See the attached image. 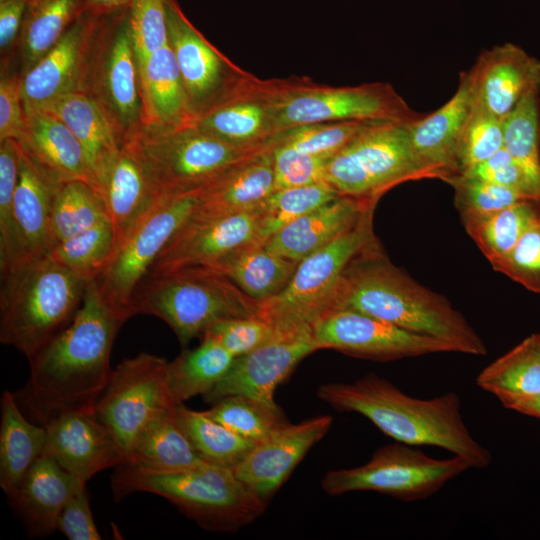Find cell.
I'll use <instances>...</instances> for the list:
<instances>
[{
  "label": "cell",
  "instance_id": "cell-26",
  "mask_svg": "<svg viewBox=\"0 0 540 540\" xmlns=\"http://www.w3.org/2000/svg\"><path fill=\"white\" fill-rule=\"evenodd\" d=\"M276 190L270 146L240 160L199 190L191 219L204 220L258 208Z\"/></svg>",
  "mask_w": 540,
  "mask_h": 540
},
{
  "label": "cell",
  "instance_id": "cell-29",
  "mask_svg": "<svg viewBox=\"0 0 540 540\" xmlns=\"http://www.w3.org/2000/svg\"><path fill=\"white\" fill-rule=\"evenodd\" d=\"M117 248L161 197L155 192L132 144L120 148L100 188Z\"/></svg>",
  "mask_w": 540,
  "mask_h": 540
},
{
  "label": "cell",
  "instance_id": "cell-30",
  "mask_svg": "<svg viewBox=\"0 0 540 540\" xmlns=\"http://www.w3.org/2000/svg\"><path fill=\"white\" fill-rule=\"evenodd\" d=\"M142 128H170L192 123L180 70L168 45L138 65Z\"/></svg>",
  "mask_w": 540,
  "mask_h": 540
},
{
  "label": "cell",
  "instance_id": "cell-1",
  "mask_svg": "<svg viewBox=\"0 0 540 540\" xmlns=\"http://www.w3.org/2000/svg\"><path fill=\"white\" fill-rule=\"evenodd\" d=\"M129 318L88 280L73 321L28 360V381L13 392L26 417L46 426L64 413L94 410L113 370L114 341Z\"/></svg>",
  "mask_w": 540,
  "mask_h": 540
},
{
  "label": "cell",
  "instance_id": "cell-3",
  "mask_svg": "<svg viewBox=\"0 0 540 540\" xmlns=\"http://www.w3.org/2000/svg\"><path fill=\"white\" fill-rule=\"evenodd\" d=\"M317 396L337 411L364 416L397 442L443 448L467 458L477 469L486 468L492 460L491 452L467 428L454 391L419 399L369 373L350 383L322 384Z\"/></svg>",
  "mask_w": 540,
  "mask_h": 540
},
{
  "label": "cell",
  "instance_id": "cell-10",
  "mask_svg": "<svg viewBox=\"0 0 540 540\" xmlns=\"http://www.w3.org/2000/svg\"><path fill=\"white\" fill-rule=\"evenodd\" d=\"M375 206L368 207L349 230L301 260L286 288L259 303V316L275 329H288L312 325L329 312L345 268L377 240Z\"/></svg>",
  "mask_w": 540,
  "mask_h": 540
},
{
  "label": "cell",
  "instance_id": "cell-14",
  "mask_svg": "<svg viewBox=\"0 0 540 540\" xmlns=\"http://www.w3.org/2000/svg\"><path fill=\"white\" fill-rule=\"evenodd\" d=\"M165 358L141 352L113 370L95 404V413L126 454L159 414L172 408Z\"/></svg>",
  "mask_w": 540,
  "mask_h": 540
},
{
  "label": "cell",
  "instance_id": "cell-44",
  "mask_svg": "<svg viewBox=\"0 0 540 540\" xmlns=\"http://www.w3.org/2000/svg\"><path fill=\"white\" fill-rule=\"evenodd\" d=\"M206 413L241 437L261 442L288 421L282 409L246 395H231L211 404Z\"/></svg>",
  "mask_w": 540,
  "mask_h": 540
},
{
  "label": "cell",
  "instance_id": "cell-7",
  "mask_svg": "<svg viewBox=\"0 0 540 540\" xmlns=\"http://www.w3.org/2000/svg\"><path fill=\"white\" fill-rule=\"evenodd\" d=\"M278 135L315 123L365 121L411 123L423 116L388 83L330 86L308 77L269 79Z\"/></svg>",
  "mask_w": 540,
  "mask_h": 540
},
{
  "label": "cell",
  "instance_id": "cell-59",
  "mask_svg": "<svg viewBox=\"0 0 540 540\" xmlns=\"http://www.w3.org/2000/svg\"><path fill=\"white\" fill-rule=\"evenodd\" d=\"M501 404L519 413L540 419V393L502 401Z\"/></svg>",
  "mask_w": 540,
  "mask_h": 540
},
{
  "label": "cell",
  "instance_id": "cell-13",
  "mask_svg": "<svg viewBox=\"0 0 540 540\" xmlns=\"http://www.w3.org/2000/svg\"><path fill=\"white\" fill-rule=\"evenodd\" d=\"M198 191L162 197L122 243L105 271L95 278L103 298L129 317L133 299L158 255L192 217Z\"/></svg>",
  "mask_w": 540,
  "mask_h": 540
},
{
  "label": "cell",
  "instance_id": "cell-54",
  "mask_svg": "<svg viewBox=\"0 0 540 540\" xmlns=\"http://www.w3.org/2000/svg\"><path fill=\"white\" fill-rule=\"evenodd\" d=\"M276 189L310 185L324 181L329 158L299 152L287 146L270 144Z\"/></svg>",
  "mask_w": 540,
  "mask_h": 540
},
{
  "label": "cell",
  "instance_id": "cell-58",
  "mask_svg": "<svg viewBox=\"0 0 540 540\" xmlns=\"http://www.w3.org/2000/svg\"><path fill=\"white\" fill-rule=\"evenodd\" d=\"M133 0H85L83 12L102 17L129 7Z\"/></svg>",
  "mask_w": 540,
  "mask_h": 540
},
{
  "label": "cell",
  "instance_id": "cell-15",
  "mask_svg": "<svg viewBox=\"0 0 540 540\" xmlns=\"http://www.w3.org/2000/svg\"><path fill=\"white\" fill-rule=\"evenodd\" d=\"M174 52L192 122L234 96L253 76L228 59L189 21L176 0H165Z\"/></svg>",
  "mask_w": 540,
  "mask_h": 540
},
{
  "label": "cell",
  "instance_id": "cell-56",
  "mask_svg": "<svg viewBox=\"0 0 540 540\" xmlns=\"http://www.w3.org/2000/svg\"><path fill=\"white\" fill-rule=\"evenodd\" d=\"M57 530L69 540H100L94 522L86 484L78 487L65 503L57 522Z\"/></svg>",
  "mask_w": 540,
  "mask_h": 540
},
{
  "label": "cell",
  "instance_id": "cell-49",
  "mask_svg": "<svg viewBox=\"0 0 540 540\" xmlns=\"http://www.w3.org/2000/svg\"><path fill=\"white\" fill-rule=\"evenodd\" d=\"M503 147L502 120L472 105L458 146V175L487 160Z\"/></svg>",
  "mask_w": 540,
  "mask_h": 540
},
{
  "label": "cell",
  "instance_id": "cell-42",
  "mask_svg": "<svg viewBox=\"0 0 540 540\" xmlns=\"http://www.w3.org/2000/svg\"><path fill=\"white\" fill-rule=\"evenodd\" d=\"M117 249L109 217L55 245L49 257L86 280L100 276Z\"/></svg>",
  "mask_w": 540,
  "mask_h": 540
},
{
  "label": "cell",
  "instance_id": "cell-52",
  "mask_svg": "<svg viewBox=\"0 0 540 540\" xmlns=\"http://www.w3.org/2000/svg\"><path fill=\"white\" fill-rule=\"evenodd\" d=\"M492 267L527 290L540 294V212L511 252Z\"/></svg>",
  "mask_w": 540,
  "mask_h": 540
},
{
  "label": "cell",
  "instance_id": "cell-16",
  "mask_svg": "<svg viewBox=\"0 0 540 540\" xmlns=\"http://www.w3.org/2000/svg\"><path fill=\"white\" fill-rule=\"evenodd\" d=\"M321 349H334L374 361H393L457 349L433 336L403 329L387 321L351 309H334L312 325Z\"/></svg>",
  "mask_w": 540,
  "mask_h": 540
},
{
  "label": "cell",
  "instance_id": "cell-20",
  "mask_svg": "<svg viewBox=\"0 0 540 540\" xmlns=\"http://www.w3.org/2000/svg\"><path fill=\"white\" fill-rule=\"evenodd\" d=\"M333 418L321 415L287 423L257 443L233 469L235 475L267 503L287 481L308 451L330 430Z\"/></svg>",
  "mask_w": 540,
  "mask_h": 540
},
{
  "label": "cell",
  "instance_id": "cell-27",
  "mask_svg": "<svg viewBox=\"0 0 540 540\" xmlns=\"http://www.w3.org/2000/svg\"><path fill=\"white\" fill-rule=\"evenodd\" d=\"M83 484L52 458L41 455L7 497L28 536L44 538L57 530L65 503Z\"/></svg>",
  "mask_w": 540,
  "mask_h": 540
},
{
  "label": "cell",
  "instance_id": "cell-31",
  "mask_svg": "<svg viewBox=\"0 0 540 540\" xmlns=\"http://www.w3.org/2000/svg\"><path fill=\"white\" fill-rule=\"evenodd\" d=\"M57 185L21 149L14 208L27 262L49 256L55 246L51 211Z\"/></svg>",
  "mask_w": 540,
  "mask_h": 540
},
{
  "label": "cell",
  "instance_id": "cell-11",
  "mask_svg": "<svg viewBox=\"0 0 540 540\" xmlns=\"http://www.w3.org/2000/svg\"><path fill=\"white\" fill-rule=\"evenodd\" d=\"M406 124H369L329 158L324 181L341 196L379 200L400 183L430 178L415 160Z\"/></svg>",
  "mask_w": 540,
  "mask_h": 540
},
{
  "label": "cell",
  "instance_id": "cell-23",
  "mask_svg": "<svg viewBox=\"0 0 540 540\" xmlns=\"http://www.w3.org/2000/svg\"><path fill=\"white\" fill-rule=\"evenodd\" d=\"M467 71L473 105L501 120L531 87L540 85V61L513 43L483 51Z\"/></svg>",
  "mask_w": 540,
  "mask_h": 540
},
{
  "label": "cell",
  "instance_id": "cell-19",
  "mask_svg": "<svg viewBox=\"0 0 540 540\" xmlns=\"http://www.w3.org/2000/svg\"><path fill=\"white\" fill-rule=\"evenodd\" d=\"M44 427L47 436L42 455L85 483L125 460L123 448L95 410L64 413Z\"/></svg>",
  "mask_w": 540,
  "mask_h": 540
},
{
  "label": "cell",
  "instance_id": "cell-35",
  "mask_svg": "<svg viewBox=\"0 0 540 540\" xmlns=\"http://www.w3.org/2000/svg\"><path fill=\"white\" fill-rule=\"evenodd\" d=\"M298 263L272 252L263 243H255L209 270L225 276L245 295L260 303L286 288Z\"/></svg>",
  "mask_w": 540,
  "mask_h": 540
},
{
  "label": "cell",
  "instance_id": "cell-22",
  "mask_svg": "<svg viewBox=\"0 0 540 540\" xmlns=\"http://www.w3.org/2000/svg\"><path fill=\"white\" fill-rule=\"evenodd\" d=\"M472 105L470 78L464 71L456 92L444 105L406 124L415 160L430 178L448 182L458 175V146Z\"/></svg>",
  "mask_w": 540,
  "mask_h": 540
},
{
  "label": "cell",
  "instance_id": "cell-18",
  "mask_svg": "<svg viewBox=\"0 0 540 540\" xmlns=\"http://www.w3.org/2000/svg\"><path fill=\"white\" fill-rule=\"evenodd\" d=\"M255 243H262L258 208L211 219L190 218L158 255L148 275L210 269Z\"/></svg>",
  "mask_w": 540,
  "mask_h": 540
},
{
  "label": "cell",
  "instance_id": "cell-46",
  "mask_svg": "<svg viewBox=\"0 0 540 540\" xmlns=\"http://www.w3.org/2000/svg\"><path fill=\"white\" fill-rule=\"evenodd\" d=\"M504 149L516 160L540 167V85L531 87L502 120Z\"/></svg>",
  "mask_w": 540,
  "mask_h": 540
},
{
  "label": "cell",
  "instance_id": "cell-25",
  "mask_svg": "<svg viewBox=\"0 0 540 540\" xmlns=\"http://www.w3.org/2000/svg\"><path fill=\"white\" fill-rule=\"evenodd\" d=\"M18 143L23 153L54 183L81 181L99 192L84 148L52 112L42 108L26 112L25 131Z\"/></svg>",
  "mask_w": 540,
  "mask_h": 540
},
{
  "label": "cell",
  "instance_id": "cell-47",
  "mask_svg": "<svg viewBox=\"0 0 540 540\" xmlns=\"http://www.w3.org/2000/svg\"><path fill=\"white\" fill-rule=\"evenodd\" d=\"M371 123L373 122L342 121L302 125L282 132L270 144L331 158Z\"/></svg>",
  "mask_w": 540,
  "mask_h": 540
},
{
  "label": "cell",
  "instance_id": "cell-2",
  "mask_svg": "<svg viewBox=\"0 0 540 540\" xmlns=\"http://www.w3.org/2000/svg\"><path fill=\"white\" fill-rule=\"evenodd\" d=\"M334 309H351L439 338L453 345L458 353L487 354L485 343L462 313L445 296L424 287L395 266L378 239L345 268L331 310Z\"/></svg>",
  "mask_w": 540,
  "mask_h": 540
},
{
  "label": "cell",
  "instance_id": "cell-40",
  "mask_svg": "<svg viewBox=\"0 0 540 540\" xmlns=\"http://www.w3.org/2000/svg\"><path fill=\"white\" fill-rule=\"evenodd\" d=\"M539 212L540 200H525L462 223L483 255L494 266L511 252Z\"/></svg>",
  "mask_w": 540,
  "mask_h": 540
},
{
  "label": "cell",
  "instance_id": "cell-36",
  "mask_svg": "<svg viewBox=\"0 0 540 540\" xmlns=\"http://www.w3.org/2000/svg\"><path fill=\"white\" fill-rule=\"evenodd\" d=\"M235 357L211 337L168 362V387L175 404L210 392L230 370Z\"/></svg>",
  "mask_w": 540,
  "mask_h": 540
},
{
  "label": "cell",
  "instance_id": "cell-39",
  "mask_svg": "<svg viewBox=\"0 0 540 540\" xmlns=\"http://www.w3.org/2000/svg\"><path fill=\"white\" fill-rule=\"evenodd\" d=\"M176 415L199 457L207 464L234 468L256 445L210 417L176 404Z\"/></svg>",
  "mask_w": 540,
  "mask_h": 540
},
{
  "label": "cell",
  "instance_id": "cell-34",
  "mask_svg": "<svg viewBox=\"0 0 540 540\" xmlns=\"http://www.w3.org/2000/svg\"><path fill=\"white\" fill-rule=\"evenodd\" d=\"M0 408V487L8 496L42 455L47 432L26 417L13 392L3 391Z\"/></svg>",
  "mask_w": 540,
  "mask_h": 540
},
{
  "label": "cell",
  "instance_id": "cell-4",
  "mask_svg": "<svg viewBox=\"0 0 540 540\" xmlns=\"http://www.w3.org/2000/svg\"><path fill=\"white\" fill-rule=\"evenodd\" d=\"M115 500L137 492L152 493L171 502L204 529L232 532L253 522L266 509L232 468L202 464L176 472H152L126 464L111 476Z\"/></svg>",
  "mask_w": 540,
  "mask_h": 540
},
{
  "label": "cell",
  "instance_id": "cell-50",
  "mask_svg": "<svg viewBox=\"0 0 540 540\" xmlns=\"http://www.w3.org/2000/svg\"><path fill=\"white\" fill-rule=\"evenodd\" d=\"M129 23L138 65L169 44L165 0H133Z\"/></svg>",
  "mask_w": 540,
  "mask_h": 540
},
{
  "label": "cell",
  "instance_id": "cell-43",
  "mask_svg": "<svg viewBox=\"0 0 540 540\" xmlns=\"http://www.w3.org/2000/svg\"><path fill=\"white\" fill-rule=\"evenodd\" d=\"M106 217L108 215L104 200L91 185L81 181L57 185L51 211L55 245L94 226Z\"/></svg>",
  "mask_w": 540,
  "mask_h": 540
},
{
  "label": "cell",
  "instance_id": "cell-21",
  "mask_svg": "<svg viewBox=\"0 0 540 540\" xmlns=\"http://www.w3.org/2000/svg\"><path fill=\"white\" fill-rule=\"evenodd\" d=\"M101 17L83 12L61 39L22 75L25 112L81 92L90 46Z\"/></svg>",
  "mask_w": 540,
  "mask_h": 540
},
{
  "label": "cell",
  "instance_id": "cell-17",
  "mask_svg": "<svg viewBox=\"0 0 540 540\" xmlns=\"http://www.w3.org/2000/svg\"><path fill=\"white\" fill-rule=\"evenodd\" d=\"M317 350L311 325L275 329L261 346L235 358L227 374L203 399L213 404L227 396L246 395L275 405L276 388L306 356Z\"/></svg>",
  "mask_w": 540,
  "mask_h": 540
},
{
  "label": "cell",
  "instance_id": "cell-37",
  "mask_svg": "<svg viewBox=\"0 0 540 540\" xmlns=\"http://www.w3.org/2000/svg\"><path fill=\"white\" fill-rule=\"evenodd\" d=\"M85 0H29L21 30L19 72L26 73L83 13Z\"/></svg>",
  "mask_w": 540,
  "mask_h": 540
},
{
  "label": "cell",
  "instance_id": "cell-38",
  "mask_svg": "<svg viewBox=\"0 0 540 540\" xmlns=\"http://www.w3.org/2000/svg\"><path fill=\"white\" fill-rule=\"evenodd\" d=\"M476 384L502 402L540 393V334H532L487 365Z\"/></svg>",
  "mask_w": 540,
  "mask_h": 540
},
{
  "label": "cell",
  "instance_id": "cell-32",
  "mask_svg": "<svg viewBox=\"0 0 540 540\" xmlns=\"http://www.w3.org/2000/svg\"><path fill=\"white\" fill-rule=\"evenodd\" d=\"M175 406L148 424L122 464L152 472H176L205 464L184 431Z\"/></svg>",
  "mask_w": 540,
  "mask_h": 540
},
{
  "label": "cell",
  "instance_id": "cell-55",
  "mask_svg": "<svg viewBox=\"0 0 540 540\" xmlns=\"http://www.w3.org/2000/svg\"><path fill=\"white\" fill-rule=\"evenodd\" d=\"M22 76L11 67L1 70L0 77V141H19L26 127L22 96Z\"/></svg>",
  "mask_w": 540,
  "mask_h": 540
},
{
  "label": "cell",
  "instance_id": "cell-33",
  "mask_svg": "<svg viewBox=\"0 0 540 540\" xmlns=\"http://www.w3.org/2000/svg\"><path fill=\"white\" fill-rule=\"evenodd\" d=\"M42 109L60 118L81 143L100 192L101 184L120 150L100 109L83 92L62 95Z\"/></svg>",
  "mask_w": 540,
  "mask_h": 540
},
{
  "label": "cell",
  "instance_id": "cell-12",
  "mask_svg": "<svg viewBox=\"0 0 540 540\" xmlns=\"http://www.w3.org/2000/svg\"><path fill=\"white\" fill-rule=\"evenodd\" d=\"M471 468L472 463L463 456L437 459L414 445L396 441L378 448L370 460L360 466L328 471L321 485L332 496L374 491L414 502L434 495Z\"/></svg>",
  "mask_w": 540,
  "mask_h": 540
},
{
  "label": "cell",
  "instance_id": "cell-6",
  "mask_svg": "<svg viewBox=\"0 0 540 540\" xmlns=\"http://www.w3.org/2000/svg\"><path fill=\"white\" fill-rule=\"evenodd\" d=\"M133 310L165 322L185 347L219 321L258 316L259 303L225 276L199 268L148 275L134 296Z\"/></svg>",
  "mask_w": 540,
  "mask_h": 540
},
{
  "label": "cell",
  "instance_id": "cell-5",
  "mask_svg": "<svg viewBox=\"0 0 540 540\" xmlns=\"http://www.w3.org/2000/svg\"><path fill=\"white\" fill-rule=\"evenodd\" d=\"M87 281L49 256L1 279V343L32 358L73 321Z\"/></svg>",
  "mask_w": 540,
  "mask_h": 540
},
{
  "label": "cell",
  "instance_id": "cell-9",
  "mask_svg": "<svg viewBox=\"0 0 540 540\" xmlns=\"http://www.w3.org/2000/svg\"><path fill=\"white\" fill-rule=\"evenodd\" d=\"M130 144L161 198L201 190L255 153L236 149L192 123L142 128Z\"/></svg>",
  "mask_w": 540,
  "mask_h": 540
},
{
  "label": "cell",
  "instance_id": "cell-28",
  "mask_svg": "<svg viewBox=\"0 0 540 540\" xmlns=\"http://www.w3.org/2000/svg\"><path fill=\"white\" fill-rule=\"evenodd\" d=\"M377 199L341 196L290 222L272 235L265 246L272 252L300 262L349 230Z\"/></svg>",
  "mask_w": 540,
  "mask_h": 540
},
{
  "label": "cell",
  "instance_id": "cell-45",
  "mask_svg": "<svg viewBox=\"0 0 540 540\" xmlns=\"http://www.w3.org/2000/svg\"><path fill=\"white\" fill-rule=\"evenodd\" d=\"M327 182L276 189L259 207L260 239L265 242L285 225L338 197Z\"/></svg>",
  "mask_w": 540,
  "mask_h": 540
},
{
  "label": "cell",
  "instance_id": "cell-53",
  "mask_svg": "<svg viewBox=\"0 0 540 540\" xmlns=\"http://www.w3.org/2000/svg\"><path fill=\"white\" fill-rule=\"evenodd\" d=\"M274 333L275 328L258 315L219 321L212 325L202 337L215 339L237 358L261 346Z\"/></svg>",
  "mask_w": 540,
  "mask_h": 540
},
{
  "label": "cell",
  "instance_id": "cell-48",
  "mask_svg": "<svg viewBox=\"0 0 540 540\" xmlns=\"http://www.w3.org/2000/svg\"><path fill=\"white\" fill-rule=\"evenodd\" d=\"M447 183L454 188L455 206L462 222L531 200L513 188L480 178L458 175Z\"/></svg>",
  "mask_w": 540,
  "mask_h": 540
},
{
  "label": "cell",
  "instance_id": "cell-24",
  "mask_svg": "<svg viewBox=\"0 0 540 540\" xmlns=\"http://www.w3.org/2000/svg\"><path fill=\"white\" fill-rule=\"evenodd\" d=\"M192 124L244 152L268 147L278 136L269 80L253 75L234 96Z\"/></svg>",
  "mask_w": 540,
  "mask_h": 540
},
{
  "label": "cell",
  "instance_id": "cell-57",
  "mask_svg": "<svg viewBox=\"0 0 540 540\" xmlns=\"http://www.w3.org/2000/svg\"><path fill=\"white\" fill-rule=\"evenodd\" d=\"M29 0H0L1 70L12 66L18 56L21 30Z\"/></svg>",
  "mask_w": 540,
  "mask_h": 540
},
{
  "label": "cell",
  "instance_id": "cell-8",
  "mask_svg": "<svg viewBox=\"0 0 540 540\" xmlns=\"http://www.w3.org/2000/svg\"><path fill=\"white\" fill-rule=\"evenodd\" d=\"M81 92L100 109L120 148L135 139L143 127L142 99L128 7L101 17Z\"/></svg>",
  "mask_w": 540,
  "mask_h": 540
},
{
  "label": "cell",
  "instance_id": "cell-51",
  "mask_svg": "<svg viewBox=\"0 0 540 540\" xmlns=\"http://www.w3.org/2000/svg\"><path fill=\"white\" fill-rule=\"evenodd\" d=\"M460 175L499 183L531 200H540V167L516 160L504 148Z\"/></svg>",
  "mask_w": 540,
  "mask_h": 540
},
{
  "label": "cell",
  "instance_id": "cell-41",
  "mask_svg": "<svg viewBox=\"0 0 540 540\" xmlns=\"http://www.w3.org/2000/svg\"><path fill=\"white\" fill-rule=\"evenodd\" d=\"M21 162L18 141H0V273L6 278L27 263L14 208Z\"/></svg>",
  "mask_w": 540,
  "mask_h": 540
}]
</instances>
